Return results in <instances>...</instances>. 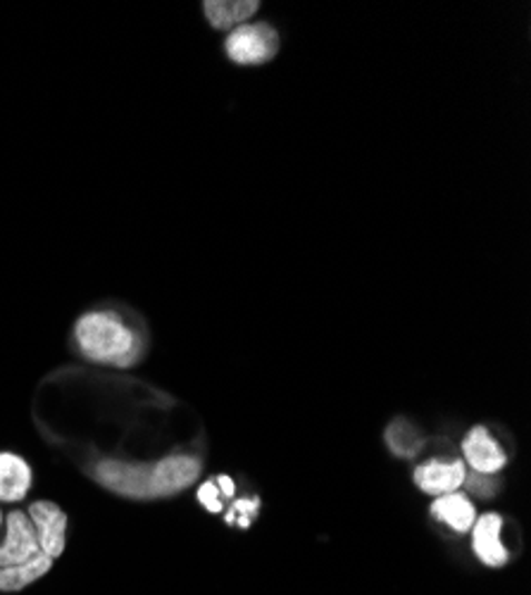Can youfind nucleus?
<instances>
[{
    "instance_id": "f257e3e1",
    "label": "nucleus",
    "mask_w": 531,
    "mask_h": 595,
    "mask_svg": "<svg viewBox=\"0 0 531 595\" xmlns=\"http://www.w3.org/2000/svg\"><path fill=\"white\" fill-rule=\"evenodd\" d=\"M77 344L96 363L129 367L139 357V341L122 319L112 313H89L77 321Z\"/></svg>"
},
{
    "instance_id": "f03ea898",
    "label": "nucleus",
    "mask_w": 531,
    "mask_h": 595,
    "mask_svg": "<svg viewBox=\"0 0 531 595\" xmlns=\"http://www.w3.org/2000/svg\"><path fill=\"white\" fill-rule=\"evenodd\" d=\"M279 50V37L269 24L236 27L227 39V56L236 65H263L269 62Z\"/></svg>"
},
{
    "instance_id": "7ed1b4c3",
    "label": "nucleus",
    "mask_w": 531,
    "mask_h": 595,
    "mask_svg": "<svg viewBox=\"0 0 531 595\" xmlns=\"http://www.w3.org/2000/svg\"><path fill=\"white\" fill-rule=\"evenodd\" d=\"M98 479L102 486L127 498H156V474L153 465H129V463H100Z\"/></svg>"
},
{
    "instance_id": "20e7f679",
    "label": "nucleus",
    "mask_w": 531,
    "mask_h": 595,
    "mask_svg": "<svg viewBox=\"0 0 531 595\" xmlns=\"http://www.w3.org/2000/svg\"><path fill=\"white\" fill-rule=\"evenodd\" d=\"M29 519L37 532L39 548L50 559H56L65 553V529H67V515L50 500H37L29 507Z\"/></svg>"
},
{
    "instance_id": "39448f33",
    "label": "nucleus",
    "mask_w": 531,
    "mask_h": 595,
    "mask_svg": "<svg viewBox=\"0 0 531 595\" xmlns=\"http://www.w3.org/2000/svg\"><path fill=\"white\" fill-rule=\"evenodd\" d=\"M41 553L29 515L14 509L6 522V543L0 546V567L22 565Z\"/></svg>"
},
{
    "instance_id": "423d86ee",
    "label": "nucleus",
    "mask_w": 531,
    "mask_h": 595,
    "mask_svg": "<svg viewBox=\"0 0 531 595\" xmlns=\"http://www.w3.org/2000/svg\"><path fill=\"white\" fill-rule=\"evenodd\" d=\"M153 474H156V498L175 496L198 479L200 463L188 455H169L153 465Z\"/></svg>"
},
{
    "instance_id": "0eeeda50",
    "label": "nucleus",
    "mask_w": 531,
    "mask_h": 595,
    "mask_svg": "<svg viewBox=\"0 0 531 595\" xmlns=\"http://www.w3.org/2000/svg\"><path fill=\"white\" fill-rule=\"evenodd\" d=\"M468 479L465 465L460 460H430L417 467L415 484L420 490L430 493V496H445V493H455Z\"/></svg>"
},
{
    "instance_id": "6e6552de",
    "label": "nucleus",
    "mask_w": 531,
    "mask_h": 595,
    "mask_svg": "<svg viewBox=\"0 0 531 595\" xmlns=\"http://www.w3.org/2000/svg\"><path fill=\"white\" fill-rule=\"evenodd\" d=\"M462 453H465L468 465H472V469L479 474H495L505 467V453L484 427H474L465 436V440H462Z\"/></svg>"
},
{
    "instance_id": "1a4fd4ad",
    "label": "nucleus",
    "mask_w": 531,
    "mask_h": 595,
    "mask_svg": "<svg viewBox=\"0 0 531 595\" xmlns=\"http://www.w3.org/2000/svg\"><path fill=\"white\" fill-rule=\"evenodd\" d=\"M501 529H503V519L493 513L482 515L472 524L474 553L489 567H503L508 563V551L501 543Z\"/></svg>"
},
{
    "instance_id": "9d476101",
    "label": "nucleus",
    "mask_w": 531,
    "mask_h": 595,
    "mask_svg": "<svg viewBox=\"0 0 531 595\" xmlns=\"http://www.w3.org/2000/svg\"><path fill=\"white\" fill-rule=\"evenodd\" d=\"M31 488V469L20 455L0 453V503H20Z\"/></svg>"
},
{
    "instance_id": "9b49d317",
    "label": "nucleus",
    "mask_w": 531,
    "mask_h": 595,
    "mask_svg": "<svg viewBox=\"0 0 531 595\" xmlns=\"http://www.w3.org/2000/svg\"><path fill=\"white\" fill-rule=\"evenodd\" d=\"M432 513L436 519H441L443 524H449L451 529H455L458 534L470 532L474 519H476L474 505L470 503L468 496H462V493H458V490L439 496L436 503L432 505Z\"/></svg>"
},
{
    "instance_id": "f8f14e48",
    "label": "nucleus",
    "mask_w": 531,
    "mask_h": 595,
    "mask_svg": "<svg viewBox=\"0 0 531 595\" xmlns=\"http://www.w3.org/2000/svg\"><path fill=\"white\" fill-rule=\"evenodd\" d=\"M50 565H53V559L48 555L39 553L37 557L27 559L22 565H12V567H0V591H22L27 586H31L33 582H39L41 576L48 574Z\"/></svg>"
},
{
    "instance_id": "ddd939ff",
    "label": "nucleus",
    "mask_w": 531,
    "mask_h": 595,
    "mask_svg": "<svg viewBox=\"0 0 531 595\" xmlns=\"http://www.w3.org/2000/svg\"><path fill=\"white\" fill-rule=\"evenodd\" d=\"M203 8L213 27L232 29L250 20L258 12L260 3H255V0H215V3H205Z\"/></svg>"
},
{
    "instance_id": "4468645a",
    "label": "nucleus",
    "mask_w": 531,
    "mask_h": 595,
    "mask_svg": "<svg viewBox=\"0 0 531 595\" xmlns=\"http://www.w3.org/2000/svg\"><path fill=\"white\" fill-rule=\"evenodd\" d=\"M389 448L401 457H413L422 448V436L410 422H393L386 432Z\"/></svg>"
},
{
    "instance_id": "2eb2a0df",
    "label": "nucleus",
    "mask_w": 531,
    "mask_h": 595,
    "mask_svg": "<svg viewBox=\"0 0 531 595\" xmlns=\"http://www.w3.org/2000/svg\"><path fill=\"white\" fill-rule=\"evenodd\" d=\"M198 500L210 509V513H219L222 509V503H219V486L217 482H208L203 484L200 490H198Z\"/></svg>"
},
{
    "instance_id": "dca6fc26",
    "label": "nucleus",
    "mask_w": 531,
    "mask_h": 595,
    "mask_svg": "<svg viewBox=\"0 0 531 595\" xmlns=\"http://www.w3.org/2000/svg\"><path fill=\"white\" fill-rule=\"evenodd\" d=\"M465 482H468V486H470L474 493H479V496H482V498H489L491 493L495 490V484H493V479H491V474H479V472H474V474L470 476V479H465Z\"/></svg>"
},
{
    "instance_id": "f3484780",
    "label": "nucleus",
    "mask_w": 531,
    "mask_h": 595,
    "mask_svg": "<svg viewBox=\"0 0 531 595\" xmlns=\"http://www.w3.org/2000/svg\"><path fill=\"white\" fill-rule=\"evenodd\" d=\"M258 500H238L236 505H234V509H232V513L236 515H242V517H238V524H242V526H248L250 524V519L255 517V513H258Z\"/></svg>"
},
{
    "instance_id": "a211bd4d",
    "label": "nucleus",
    "mask_w": 531,
    "mask_h": 595,
    "mask_svg": "<svg viewBox=\"0 0 531 595\" xmlns=\"http://www.w3.org/2000/svg\"><path fill=\"white\" fill-rule=\"evenodd\" d=\"M217 486H219V490H222V493H225L227 498H232V496H234V482H232V479H227V476H219V479H217Z\"/></svg>"
},
{
    "instance_id": "6ab92c4d",
    "label": "nucleus",
    "mask_w": 531,
    "mask_h": 595,
    "mask_svg": "<svg viewBox=\"0 0 531 595\" xmlns=\"http://www.w3.org/2000/svg\"><path fill=\"white\" fill-rule=\"evenodd\" d=\"M0 524H3V515H0Z\"/></svg>"
}]
</instances>
